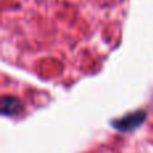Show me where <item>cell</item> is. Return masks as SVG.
Returning <instances> with one entry per match:
<instances>
[{"label":"cell","instance_id":"obj_1","mask_svg":"<svg viewBox=\"0 0 153 153\" xmlns=\"http://www.w3.org/2000/svg\"><path fill=\"white\" fill-rule=\"evenodd\" d=\"M146 118V113L144 110H137L134 113H130V114H126V116L121 117L118 120H114L111 122L114 129L120 130V132H132V130L137 129L138 126L144 124Z\"/></svg>","mask_w":153,"mask_h":153},{"label":"cell","instance_id":"obj_2","mask_svg":"<svg viewBox=\"0 0 153 153\" xmlns=\"http://www.w3.org/2000/svg\"><path fill=\"white\" fill-rule=\"evenodd\" d=\"M22 110V103L13 97H3L1 113L4 116H16Z\"/></svg>","mask_w":153,"mask_h":153}]
</instances>
